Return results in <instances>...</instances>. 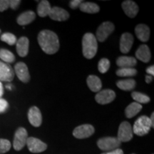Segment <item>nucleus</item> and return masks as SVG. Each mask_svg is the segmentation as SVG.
<instances>
[{
  "label": "nucleus",
  "mask_w": 154,
  "mask_h": 154,
  "mask_svg": "<svg viewBox=\"0 0 154 154\" xmlns=\"http://www.w3.org/2000/svg\"><path fill=\"white\" fill-rule=\"evenodd\" d=\"M145 80L146 83H148V84H149V83H151L152 82V80H153V76H146V78H145Z\"/></svg>",
  "instance_id": "nucleus-39"
},
{
  "label": "nucleus",
  "mask_w": 154,
  "mask_h": 154,
  "mask_svg": "<svg viewBox=\"0 0 154 154\" xmlns=\"http://www.w3.org/2000/svg\"><path fill=\"white\" fill-rule=\"evenodd\" d=\"M83 3V1L82 0H72V1L70 2L69 3V6L70 7L73 9H75L78 7H80V5Z\"/></svg>",
  "instance_id": "nucleus-35"
},
{
  "label": "nucleus",
  "mask_w": 154,
  "mask_h": 154,
  "mask_svg": "<svg viewBox=\"0 0 154 154\" xmlns=\"http://www.w3.org/2000/svg\"><path fill=\"white\" fill-rule=\"evenodd\" d=\"M109 68H110V61L109 59L103 58L99 61V64H98V69H99L100 72L102 74H104V73L108 72Z\"/></svg>",
  "instance_id": "nucleus-31"
},
{
  "label": "nucleus",
  "mask_w": 154,
  "mask_h": 154,
  "mask_svg": "<svg viewBox=\"0 0 154 154\" xmlns=\"http://www.w3.org/2000/svg\"><path fill=\"white\" fill-rule=\"evenodd\" d=\"M114 30V25L110 22H105L100 25L96 31V38L103 42Z\"/></svg>",
  "instance_id": "nucleus-7"
},
{
  "label": "nucleus",
  "mask_w": 154,
  "mask_h": 154,
  "mask_svg": "<svg viewBox=\"0 0 154 154\" xmlns=\"http://www.w3.org/2000/svg\"><path fill=\"white\" fill-rule=\"evenodd\" d=\"M136 56L138 60L143 61L144 63L149 62L151 58L149 48L146 44H142L138 47L136 52Z\"/></svg>",
  "instance_id": "nucleus-18"
},
{
  "label": "nucleus",
  "mask_w": 154,
  "mask_h": 154,
  "mask_svg": "<svg viewBox=\"0 0 154 154\" xmlns=\"http://www.w3.org/2000/svg\"><path fill=\"white\" fill-rule=\"evenodd\" d=\"M36 14L32 11H26L21 14L17 18V23L19 25L24 26L32 23L35 19Z\"/></svg>",
  "instance_id": "nucleus-21"
},
{
  "label": "nucleus",
  "mask_w": 154,
  "mask_h": 154,
  "mask_svg": "<svg viewBox=\"0 0 154 154\" xmlns=\"http://www.w3.org/2000/svg\"><path fill=\"white\" fill-rule=\"evenodd\" d=\"M121 143L120 140L115 137L102 138H100L97 142L98 147L102 151L107 152L119 149Z\"/></svg>",
  "instance_id": "nucleus-4"
},
{
  "label": "nucleus",
  "mask_w": 154,
  "mask_h": 154,
  "mask_svg": "<svg viewBox=\"0 0 154 154\" xmlns=\"http://www.w3.org/2000/svg\"><path fill=\"white\" fill-rule=\"evenodd\" d=\"M95 129L91 124H84L76 127L73 131V135L75 138L79 139L88 138L94 134Z\"/></svg>",
  "instance_id": "nucleus-9"
},
{
  "label": "nucleus",
  "mask_w": 154,
  "mask_h": 154,
  "mask_svg": "<svg viewBox=\"0 0 154 154\" xmlns=\"http://www.w3.org/2000/svg\"><path fill=\"white\" fill-rule=\"evenodd\" d=\"M26 144L29 151L34 153H42L47 149V144L41 140L34 137L28 138Z\"/></svg>",
  "instance_id": "nucleus-8"
},
{
  "label": "nucleus",
  "mask_w": 154,
  "mask_h": 154,
  "mask_svg": "<svg viewBox=\"0 0 154 154\" xmlns=\"http://www.w3.org/2000/svg\"><path fill=\"white\" fill-rule=\"evenodd\" d=\"M9 7V1L0 0V11H4Z\"/></svg>",
  "instance_id": "nucleus-34"
},
{
  "label": "nucleus",
  "mask_w": 154,
  "mask_h": 154,
  "mask_svg": "<svg viewBox=\"0 0 154 154\" xmlns=\"http://www.w3.org/2000/svg\"><path fill=\"white\" fill-rule=\"evenodd\" d=\"M152 127L151 121L149 117L142 116L134 123L133 133L138 136H145L150 131Z\"/></svg>",
  "instance_id": "nucleus-3"
},
{
  "label": "nucleus",
  "mask_w": 154,
  "mask_h": 154,
  "mask_svg": "<svg viewBox=\"0 0 154 154\" xmlns=\"http://www.w3.org/2000/svg\"><path fill=\"white\" fill-rule=\"evenodd\" d=\"M38 42L42 51L47 54H54L59 49L58 36L50 30H43L38 35Z\"/></svg>",
  "instance_id": "nucleus-1"
},
{
  "label": "nucleus",
  "mask_w": 154,
  "mask_h": 154,
  "mask_svg": "<svg viewBox=\"0 0 154 154\" xmlns=\"http://www.w3.org/2000/svg\"><path fill=\"white\" fill-rule=\"evenodd\" d=\"M116 86L120 89L124 90V91H131V90L134 89L136 86V82L132 79L120 80L117 82Z\"/></svg>",
  "instance_id": "nucleus-26"
},
{
  "label": "nucleus",
  "mask_w": 154,
  "mask_h": 154,
  "mask_svg": "<svg viewBox=\"0 0 154 154\" xmlns=\"http://www.w3.org/2000/svg\"><path fill=\"white\" fill-rule=\"evenodd\" d=\"M14 77V72L10 65L0 61V82H10Z\"/></svg>",
  "instance_id": "nucleus-10"
},
{
  "label": "nucleus",
  "mask_w": 154,
  "mask_h": 154,
  "mask_svg": "<svg viewBox=\"0 0 154 154\" xmlns=\"http://www.w3.org/2000/svg\"><path fill=\"white\" fill-rule=\"evenodd\" d=\"M14 72L21 82L28 83L30 80V75L28 67L23 62L17 63L14 66Z\"/></svg>",
  "instance_id": "nucleus-12"
},
{
  "label": "nucleus",
  "mask_w": 154,
  "mask_h": 154,
  "mask_svg": "<svg viewBox=\"0 0 154 154\" xmlns=\"http://www.w3.org/2000/svg\"><path fill=\"white\" fill-rule=\"evenodd\" d=\"M4 94V88H3V85H2V83L0 82V96H2Z\"/></svg>",
  "instance_id": "nucleus-40"
},
{
  "label": "nucleus",
  "mask_w": 154,
  "mask_h": 154,
  "mask_svg": "<svg viewBox=\"0 0 154 154\" xmlns=\"http://www.w3.org/2000/svg\"><path fill=\"white\" fill-rule=\"evenodd\" d=\"M146 72H147V74H149L150 76H153V75H154V66H151L148 67L147 69H146Z\"/></svg>",
  "instance_id": "nucleus-38"
},
{
  "label": "nucleus",
  "mask_w": 154,
  "mask_h": 154,
  "mask_svg": "<svg viewBox=\"0 0 154 154\" xmlns=\"http://www.w3.org/2000/svg\"><path fill=\"white\" fill-rule=\"evenodd\" d=\"M9 107L8 102L5 99L0 98V113L5 112Z\"/></svg>",
  "instance_id": "nucleus-33"
},
{
  "label": "nucleus",
  "mask_w": 154,
  "mask_h": 154,
  "mask_svg": "<svg viewBox=\"0 0 154 154\" xmlns=\"http://www.w3.org/2000/svg\"><path fill=\"white\" fill-rule=\"evenodd\" d=\"M133 44L134 36L130 33H124L122 34L120 40V50L123 54H127L130 51Z\"/></svg>",
  "instance_id": "nucleus-15"
},
{
  "label": "nucleus",
  "mask_w": 154,
  "mask_h": 154,
  "mask_svg": "<svg viewBox=\"0 0 154 154\" xmlns=\"http://www.w3.org/2000/svg\"><path fill=\"white\" fill-rule=\"evenodd\" d=\"M21 1L19 0H12V1H9V7H11L12 9H17L20 5Z\"/></svg>",
  "instance_id": "nucleus-36"
},
{
  "label": "nucleus",
  "mask_w": 154,
  "mask_h": 154,
  "mask_svg": "<svg viewBox=\"0 0 154 154\" xmlns=\"http://www.w3.org/2000/svg\"><path fill=\"white\" fill-rule=\"evenodd\" d=\"M98 49L96 36L93 34L86 33L82 38V52L86 59H91L95 57Z\"/></svg>",
  "instance_id": "nucleus-2"
},
{
  "label": "nucleus",
  "mask_w": 154,
  "mask_h": 154,
  "mask_svg": "<svg viewBox=\"0 0 154 154\" xmlns=\"http://www.w3.org/2000/svg\"><path fill=\"white\" fill-rule=\"evenodd\" d=\"M101 154H124V151L120 149H117L115 150H113V151L106 152V153H103Z\"/></svg>",
  "instance_id": "nucleus-37"
},
{
  "label": "nucleus",
  "mask_w": 154,
  "mask_h": 154,
  "mask_svg": "<svg viewBox=\"0 0 154 154\" xmlns=\"http://www.w3.org/2000/svg\"><path fill=\"white\" fill-rule=\"evenodd\" d=\"M142 109V106L140 103H136V102H133L126 107L125 110V113L127 118L131 119L135 116L137 115Z\"/></svg>",
  "instance_id": "nucleus-23"
},
{
  "label": "nucleus",
  "mask_w": 154,
  "mask_h": 154,
  "mask_svg": "<svg viewBox=\"0 0 154 154\" xmlns=\"http://www.w3.org/2000/svg\"><path fill=\"white\" fill-rule=\"evenodd\" d=\"M51 5L47 0L40 2L37 7V14L39 17H45L49 14L51 11Z\"/></svg>",
  "instance_id": "nucleus-24"
},
{
  "label": "nucleus",
  "mask_w": 154,
  "mask_h": 154,
  "mask_svg": "<svg viewBox=\"0 0 154 154\" xmlns=\"http://www.w3.org/2000/svg\"><path fill=\"white\" fill-rule=\"evenodd\" d=\"M133 128L131 124L127 121H124L120 124L119 128L118 136L117 138L120 140V142H128L132 139Z\"/></svg>",
  "instance_id": "nucleus-6"
},
{
  "label": "nucleus",
  "mask_w": 154,
  "mask_h": 154,
  "mask_svg": "<svg viewBox=\"0 0 154 154\" xmlns=\"http://www.w3.org/2000/svg\"><path fill=\"white\" fill-rule=\"evenodd\" d=\"M0 59L7 63H12L15 60V57L9 50L5 49H0Z\"/></svg>",
  "instance_id": "nucleus-27"
},
{
  "label": "nucleus",
  "mask_w": 154,
  "mask_h": 154,
  "mask_svg": "<svg viewBox=\"0 0 154 154\" xmlns=\"http://www.w3.org/2000/svg\"><path fill=\"white\" fill-rule=\"evenodd\" d=\"M116 98V93L113 90L105 89L100 91L95 96V99L99 104H107L112 102Z\"/></svg>",
  "instance_id": "nucleus-11"
},
{
  "label": "nucleus",
  "mask_w": 154,
  "mask_h": 154,
  "mask_svg": "<svg viewBox=\"0 0 154 154\" xmlns=\"http://www.w3.org/2000/svg\"><path fill=\"white\" fill-rule=\"evenodd\" d=\"M17 54L22 57H26L29 52V41L28 38L22 36L21 37L16 43Z\"/></svg>",
  "instance_id": "nucleus-17"
},
{
  "label": "nucleus",
  "mask_w": 154,
  "mask_h": 154,
  "mask_svg": "<svg viewBox=\"0 0 154 154\" xmlns=\"http://www.w3.org/2000/svg\"><path fill=\"white\" fill-rule=\"evenodd\" d=\"M1 40L5 43L8 44L9 45H14L17 43V37L14 35L13 34L9 33V32H7V33H4L1 36Z\"/></svg>",
  "instance_id": "nucleus-30"
},
{
  "label": "nucleus",
  "mask_w": 154,
  "mask_h": 154,
  "mask_svg": "<svg viewBox=\"0 0 154 154\" xmlns=\"http://www.w3.org/2000/svg\"><path fill=\"white\" fill-rule=\"evenodd\" d=\"M49 16L53 20L63 22V21H66L69 19V14L65 9L60 8V7H54L51 9Z\"/></svg>",
  "instance_id": "nucleus-14"
},
{
  "label": "nucleus",
  "mask_w": 154,
  "mask_h": 154,
  "mask_svg": "<svg viewBox=\"0 0 154 154\" xmlns=\"http://www.w3.org/2000/svg\"><path fill=\"white\" fill-rule=\"evenodd\" d=\"M132 98L138 103H147L150 101V98L146 94H143L140 92L134 91L131 94Z\"/></svg>",
  "instance_id": "nucleus-28"
},
{
  "label": "nucleus",
  "mask_w": 154,
  "mask_h": 154,
  "mask_svg": "<svg viewBox=\"0 0 154 154\" xmlns=\"http://www.w3.org/2000/svg\"><path fill=\"white\" fill-rule=\"evenodd\" d=\"M136 36L141 42H146L149 39L150 29L146 24H138L135 29Z\"/></svg>",
  "instance_id": "nucleus-19"
},
{
  "label": "nucleus",
  "mask_w": 154,
  "mask_h": 154,
  "mask_svg": "<svg viewBox=\"0 0 154 154\" xmlns=\"http://www.w3.org/2000/svg\"><path fill=\"white\" fill-rule=\"evenodd\" d=\"M150 119H151V124H152V127H154V113L153 112L151 113V118H150Z\"/></svg>",
  "instance_id": "nucleus-41"
},
{
  "label": "nucleus",
  "mask_w": 154,
  "mask_h": 154,
  "mask_svg": "<svg viewBox=\"0 0 154 154\" xmlns=\"http://www.w3.org/2000/svg\"><path fill=\"white\" fill-rule=\"evenodd\" d=\"M6 87H7V88H8V89H9V90H11V84L7 85V86H6Z\"/></svg>",
  "instance_id": "nucleus-42"
},
{
  "label": "nucleus",
  "mask_w": 154,
  "mask_h": 154,
  "mask_svg": "<svg viewBox=\"0 0 154 154\" xmlns=\"http://www.w3.org/2000/svg\"><path fill=\"white\" fill-rule=\"evenodd\" d=\"M29 121L32 126L34 127H38L41 126L42 122V116L39 109L36 106H32L30 108L28 112Z\"/></svg>",
  "instance_id": "nucleus-13"
},
{
  "label": "nucleus",
  "mask_w": 154,
  "mask_h": 154,
  "mask_svg": "<svg viewBox=\"0 0 154 154\" xmlns=\"http://www.w3.org/2000/svg\"><path fill=\"white\" fill-rule=\"evenodd\" d=\"M87 85L88 88L91 90L93 92H99L101 90L102 84L101 81L98 76H94V75H90L88 76L87 80Z\"/></svg>",
  "instance_id": "nucleus-22"
},
{
  "label": "nucleus",
  "mask_w": 154,
  "mask_h": 154,
  "mask_svg": "<svg viewBox=\"0 0 154 154\" xmlns=\"http://www.w3.org/2000/svg\"><path fill=\"white\" fill-rule=\"evenodd\" d=\"M132 154H134V153H132Z\"/></svg>",
  "instance_id": "nucleus-44"
},
{
  "label": "nucleus",
  "mask_w": 154,
  "mask_h": 154,
  "mask_svg": "<svg viewBox=\"0 0 154 154\" xmlns=\"http://www.w3.org/2000/svg\"><path fill=\"white\" fill-rule=\"evenodd\" d=\"M137 61L136 59L131 57L122 56L119 57L116 60V64L120 68H134L136 66Z\"/></svg>",
  "instance_id": "nucleus-20"
},
{
  "label": "nucleus",
  "mask_w": 154,
  "mask_h": 154,
  "mask_svg": "<svg viewBox=\"0 0 154 154\" xmlns=\"http://www.w3.org/2000/svg\"><path fill=\"white\" fill-rule=\"evenodd\" d=\"M28 138V134L24 128H19L14 134L13 147L16 151H20L26 145Z\"/></svg>",
  "instance_id": "nucleus-5"
},
{
  "label": "nucleus",
  "mask_w": 154,
  "mask_h": 154,
  "mask_svg": "<svg viewBox=\"0 0 154 154\" xmlns=\"http://www.w3.org/2000/svg\"><path fill=\"white\" fill-rule=\"evenodd\" d=\"M137 74V70L134 68H120L116 71V75L119 76H134Z\"/></svg>",
  "instance_id": "nucleus-29"
},
{
  "label": "nucleus",
  "mask_w": 154,
  "mask_h": 154,
  "mask_svg": "<svg viewBox=\"0 0 154 154\" xmlns=\"http://www.w3.org/2000/svg\"><path fill=\"white\" fill-rule=\"evenodd\" d=\"M11 143L9 140L0 138V154L7 153L11 149Z\"/></svg>",
  "instance_id": "nucleus-32"
},
{
  "label": "nucleus",
  "mask_w": 154,
  "mask_h": 154,
  "mask_svg": "<svg viewBox=\"0 0 154 154\" xmlns=\"http://www.w3.org/2000/svg\"><path fill=\"white\" fill-rule=\"evenodd\" d=\"M0 33H1V30H0Z\"/></svg>",
  "instance_id": "nucleus-43"
},
{
  "label": "nucleus",
  "mask_w": 154,
  "mask_h": 154,
  "mask_svg": "<svg viewBox=\"0 0 154 154\" xmlns=\"http://www.w3.org/2000/svg\"><path fill=\"white\" fill-rule=\"evenodd\" d=\"M80 10L83 12L88 14H94L99 12L100 10L99 7L96 4L93 2H83L79 7Z\"/></svg>",
  "instance_id": "nucleus-25"
},
{
  "label": "nucleus",
  "mask_w": 154,
  "mask_h": 154,
  "mask_svg": "<svg viewBox=\"0 0 154 154\" xmlns=\"http://www.w3.org/2000/svg\"><path fill=\"white\" fill-rule=\"evenodd\" d=\"M121 6H122L123 10L124 11L125 14L131 18H134L137 15L138 10H139L138 5L134 2L130 1V0L124 2Z\"/></svg>",
  "instance_id": "nucleus-16"
}]
</instances>
